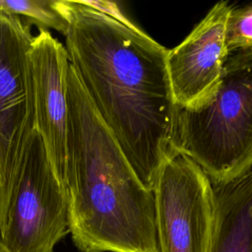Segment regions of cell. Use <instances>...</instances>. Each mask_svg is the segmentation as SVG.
Segmentation results:
<instances>
[{
    "label": "cell",
    "mask_w": 252,
    "mask_h": 252,
    "mask_svg": "<svg viewBox=\"0 0 252 252\" xmlns=\"http://www.w3.org/2000/svg\"><path fill=\"white\" fill-rule=\"evenodd\" d=\"M231 10L227 2H218L181 43L168 50L166 67L179 109L199 102L217 86L229 54L224 30Z\"/></svg>",
    "instance_id": "ba28073f"
},
{
    "label": "cell",
    "mask_w": 252,
    "mask_h": 252,
    "mask_svg": "<svg viewBox=\"0 0 252 252\" xmlns=\"http://www.w3.org/2000/svg\"><path fill=\"white\" fill-rule=\"evenodd\" d=\"M83 2L86 5L92 7L93 9L122 24L128 29L136 32H144V31H142L134 22H132L130 18L123 12L121 7H119L115 2H110V1H83Z\"/></svg>",
    "instance_id": "7c38bea8"
},
{
    "label": "cell",
    "mask_w": 252,
    "mask_h": 252,
    "mask_svg": "<svg viewBox=\"0 0 252 252\" xmlns=\"http://www.w3.org/2000/svg\"><path fill=\"white\" fill-rule=\"evenodd\" d=\"M0 11L24 16L39 29H53L64 35L68 29L67 21L55 7V0H0Z\"/></svg>",
    "instance_id": "30bf717a"
},
{
    "label": "cell",
    "mask_w": 252,
    "mask_h": 252,
    "mask_svg": "<svg viewBox=\"0 0 252 252\" xmlns=\"http://www.w3.org/2000/svg\"><path fill=\"white\" fill-rule=\"evenodd\" d=\"M32 38L29 25L0 11V208L9 197L36 128L29 55Z\"/></svg>",
    "instance_id": "8992f818"
},
{
    "label": "cell",
    "mask_w": 252,
    "mask_h": 252,
    "mask_svg": "<svg viewBox=\"0 0 252 252\" xmlns=\"http://www.w3.org/2000/svg\"><path fill=\"white\" fill-rule=\"evenodd\" d=\"M153 192L159 252H211L215 199L205 171L176 151L160 164Z\"/></svg>",
    "instance_id": "5b68a950"
},
{
    "label": "cell",
    "mask_w": 252,
    "mask_h": 252,
    "mask_svg": "<svg viewBox=\"0 0 252 252\" xmlns=\"http://www.w3.org/2000/svg\"><path fill=\"white\" fill-rule=\"evenodd\" d=\"M65 18L66 50L94 107L142 183L153 190L162 161L176 152L179 108L168 49L83 1L55 0Z\"/></svg>",
    "instance_id": "6da1fadb"
},
{
    "label": "cell",
    "mask_w": 252,
    "mask_h": 252,
    "mask_svg": "<svg viewBox=\"0 0 252 252\" xmlns=\"http://www.w3.org/2000/svg\"><path fill=\"white\" fill-rule=\"evenodd\" d=\"M67 233V192L35 128L9 197L0 208V252H53Z\"/></svg>",
    "instance_id": "277c9868"
},
{
    "label": "cell",
    "mask_w": 252,
    "mask_h": 252,
    "mask_svg": "<svg viewBox=\"0 0 252 252\" xmlns=\"http://www.w3.org/2000/svg\"><path fill=\"white\" fill-rule=\"evenodd\" d=\"M215 225L211 252H252V169L213 185Z\"/></svg>",
    "instance_id": "9c48e42d"
},
{
    "label": "cell",
    "mask_w": 252,
    "mask_h": 252,
    "mask_svg": "<svg viewBox=\"0 0 252 252\" xmlns=\"http://www.w3.org/2000/svg\"><path fill=\"white\" fill-rule=\"evenodd\" d=\"M175 148L192 158L213 185L252 169V49L229 53L215 89L179 109Z\"/></svg>",
    "instance_id": "3957f363"
},
{
    "label": "cell",
    "mask_w": 252,
    "mask_h": 252,
    "mask_svg": "<svg viewBox=\"0 0 252 252\" xmlns=\"http://www.w3.org/2000/svg\"><path fill=\"white\" fill-rule=\"evenodd\" d=\"M66 192L69 233L80 252H159L147 188L90 98L67 72Z\"/></svg>",
    "instance_id": "7a4b0ae2"
},
{
    "label": "cell",
    "mask_w": 252,
    "mask_h": 252,
    "mask_svg": "<svg viewBox=\"0 0 252 252\" xmlns=\"http://www.w3.org/2000/svg\"><path fill=\"white\" fill-rule=\"evenodd\" d=\"M33 79L36 129L43 141L51 167L66 189L68 131L66 47L44 29L33 36L30 48Z\"/></svg>",
    "instance_id": "52a82bcc"
},
{
    "label": "cell",
    "mask_w": 252,
    "mask_h": 252,
    "mask_svg": "<svg viewBox=\"0 0 252 252\" xmlns=\"http://www.w3.org/2000/svg\"><path fill=\"white\" fill-rule=\"evenodd\" d=\"M228 53L252 49V3L230 11L224 30Z\"/></svg>",
    "instance_id": "8fae6325"
}]
</instances>
